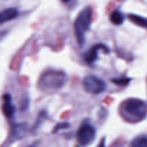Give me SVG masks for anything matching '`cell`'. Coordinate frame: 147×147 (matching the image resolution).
Returning a JSON list of instances; mask_svg holds the SVG:
<instances>
[{
    "instance_id": "cell-1",
    "label": "cell",
    "mask_w": 147,
    "mask_h": 147,
    "mask_svg": "<svg viewBox=\"0 0 147 147\" xmlns=\"http://www.w3.org/2000/svg\"><path fill=\"white\" fill-rule=\"evenodd\" d=\"M120 111L125 120L136 123L142 121L146 116L147 105L140 99L129 98L121 103Z\"/></svg>"
},
{
    "instance_id": "cell-4",
    "label": "cell",
    "mask_w": 147,
    "mask_h": 147,
    "mask_svg": "<svg viewBox=\"0 0 147 147\" xmlns=\"http://www.w3.org/2000/svg\"><path fill=\"white\" fill-rule=\"evenodd\" d=\"M83 86L84 90L90 94H100L106 89V82L94 75H89L85 77Z\"/></svg>"
},
{
    "instance_id": "cell-3",
    "label": "cell",
    "mask_w": 147,
    "mask_h": 147,
    "mask_svg": "<svg viewBox=\"0 0 147 147\" xmlns=\"http://www.w3.org/2000/svg\"><path fill=\"white\" fill-rule=\"evenodd\" d=\"M67 79V76L64 72L50 70L40 76L38 86L43 91H53L61 88L66 83Z\"/></svg>"
},
{
    "instance_id": "cell-14",
    "label": "cell",
    "mask_w": 147,
    "mask_h": 147,
    "mask_svg": "<svg viewBox=\"0 0 147 147\" xmlns=\"http://www.w3.org/2000/svg\"><path fill=\"white\" fill-rule=\"evenodd\" d=\"M132 79L131 78H126V77H123V78H113L111 79V82H113V83H115L116 85L119 86H127L131 81Z\"/></svg>"
},
{
    "instance_id": "cell-8",
    "label": "cell",
    "mask_w": 147,
    "mask_h": 147,
    "mask_svg": "<svg viewBox=\"0 0 147 147\" xmlns=\"http://www.w3.org/2000/svg\"><path fill=\"white\" fill-rule=\"evenodd\" d=\"M4 103L2 104L3 114L7 118L11 119L14 116L16 113V107L11 102V96L9 93H5L3 96Z\"/></svg>"
},
{
    "instance_id": "cell-13",
    "label": "cell",
    "mask_w": 147,
    "mask_h": 147,
    "mask_svg": "<svg viewBox=\"0 0 147 147\" xmlns=\"http://www.w3.org/2000/svg\"><path fill=\"white\" fill-rule=\"evenodd\" d=\"M46 118H47V112L45 111H42L41 112H40V113H39L38 116L37 118V120L35 121V123L34 125V127L32 129L33 131H36L38 130L40 126L44 122Z\"/></svg>"
},
{
    "instance_id": "cell-15",
    "label": "cell",
    "mask_w": 147,
    "mask_h": 147,
    "mask_svg": "<svg viewBox=\"0 0 147 147\" xmlns=\"http://www.w3.org/2000/svg\"><path fill=\"white\" fill-rule=\"evenodd\" d=\"M70 126V123H67V122H63V123H59L56 125L55 126L53 129V134H55L57 132H58L59 131L61 130V129H65Z\"/></svg>"
},
{
    "instance_id": "cell-12",
    "label": "cell",
    "mask_w": 147,
    "mask_h": 147,
    "mask_svg": "<svg viewBox=\"0 0 147 147\" xmlns=\"http://www.w3.org/2000/svg\"><path fill=\"white\" fill-rule=\"evenodd\" d=\"M131 146L134 147H147V136H138L134 139Z\"/></svg>"
},
{
    "instance_id": "cell-9",
    "label": "cell",
    "mask_w": 147,
    "mask_h": 147,
    "mask_svg": "<svg viewBox=\"0 0 147 147\" xmlns=\"http://www.w3.org/2000/svg\"><path fill=\"white\" fill-rule=\"evenodd\" d=\"M19 16V11L16 8H9L3 10L0 14L1 24L13 20Z\"/></svg>"
},
{
    "instance_id": "cell-16",
    "label": "cell",
    "mask_w": 147,
    "mask_h": 147,
    "mask_svg": "<svg viewBox=\"0 0 147 147\" xmlns=\"http://www.w3.org/2000/svg\"><path fill=\"white\" fill-rule=\"evenodd\" d=\"M62 1H63V2H68V1H71V0H61Z\"/></svg>"
},
{
    "instance_id": "cell-7",
    "label": "cell",
    "mask_w": 147,
    "mask_h": 147,
    "mask_svg": "<svg viewBox=\"0 0 147 147\" xmlns=\"http://www.w3.org/2000/svg\"><path fill=\"white\" fill-rule=\"evenodd\" d=\"M28 131V124L27 123H19L12 126L10 135L11 142L20 140L25 136Z\"/></svg>"
},
{
    "instance_id": "cell-2",
    "label": "cell",
    "mask_w": 147,
    "mask_h": 147,
    "mask_svg": "<svg viewBox=\"0 0 147 147\" xmlns=\"http://www.w3.org/2000/svg\"><path fill=\"white\" fill-rule=\"evenodd\" d=\"M93 20V9L87 7L83 9L74 22V31L76 40L80 47H83L86 42V32L88 31Z\"/></svg>"
},
{
    "instance_id": "cell-11",
    "label": "cell",
    "mask_w": 147,
    "mask_h": 147,
    "mask_svg": "<svg viewBox=\"0 0 147 147\" xmlns=\"http://www.w3.org/2000/svg\"><path fill=\"white\" fill-rule=\"evenodd\" d=\"M110 20L115 25H121L125 20V16L119 10H114L110 15Z\"/></svg>"
},
{
    "instance_id": "cell-5",
    "label": "cell",
    "mask_w": 147,
    "mask_h": 147,
    "mask_svg": "<svg viewBox=\"0 0 147 147\" xmlns=\"http://www.w3.org/2000/svg\"><path fill=\"white\" fill-rule=\"evenodd\" d=\"M76 136L78 143L81 146H86L94 141L96 136V129L93 125L86 122L80 126Z\"/></svg>"
},
{
    "instance_id": "cell-6",
    "label": "cell",
    "mask_w": 147,
    "mask_h": 147,
    "mask_svg": "<svg viewBox=\"0 0 147 147\" xmlns=\"http://www.w3.org/2000/svg\"><path fill=\"white\" fill-rule=\"evenodd\" d=\"M100 51H103L106 54H109L110 53V49L107 45L103 43L94 45L89 49L88 51L85 53L83 55V60L87 64L93 65L98 58V53Z\"/></svg>"
},
{
    "instance_id": "cell-10",
    "label": "cell",
    "mask_w": 147,
    "mask_h": 147,
    "mask_svg": "<svg viewBox=\"0 0 147 147\" xmlns=\"http://www.w3.org/2000/svg\"><path fill=\"white\" fill-rule=\"evenodd\" d=\"M128 18L131 22H133L136 25L147 29V19L145 17L140 15H137V14H129L128 15Z\"/></svg>"
}]
</instances>
